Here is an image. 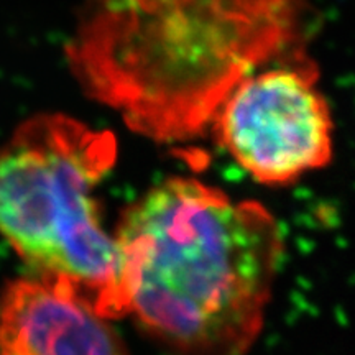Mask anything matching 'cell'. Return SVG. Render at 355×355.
<instances>
[{"label":"cell","instance_id":"obj_1","mask_svg":"<svg viewBox=\"0 0 355 355\" xmlns=\"http://www.w3.org/2000/svg\"><path fill=\"white\" fill-rule=\"evenodd\" d=\"M112 237L102 316H132L176 355L248 352L283 255L277 219L260 202L170 178L122 212Z\"/></svg>","mask_w":355,"mask_h":355},{"label":"cell","instance_id":"obj_2","mask_svg":"<svg viewBox=\"0 0 355 355\" xmlns=\"http://www.w3.org/2000/svg\"><path fill=\"white\" fill-rule=\"evenodd\" d=\"M301 17L303 0H91L68 61L133 132L186 140L295 42Z\"/></svg>","mask_w":355,"mask_h":355},{"label":"cell","instance_id":"obj_3","mask_svg":"<svg viewBox=\"0 0 355 355\" xmlns=\"http://www.w3.org/2000/svg\"><path fill=\"white\" fill-rule=\"evenodd\" d=\"M115 159L112 133L63 114L28 119L0 146V237L38 275L68 279L94 304L115 265L96 188Z\"/></svg>","mask_w":355,"mask_h":355},{"label":"cell","instance_id":"obj_4","mask_svg":"<svg viewBox=\"0 0 355 355\" xmlns=\"http://www.w3.org/2000/svg\"><path fill=\"white\" fill-rule=\"evenodd\" d=\"M219 141L263 184H288L332 155V119L316 73L300 63L243 79L214 117Z\"/></svg>","mask_w":355,"mask_h":355},{"label":"cell","instance_id":"obj_5","mask_svg":"<svg viewBox=\"0 0 355 355\" xmlns=\"http://www.w3.org/2000/svg\"><path fill=\"white\" fill-rule=\"evenodd\" d=\"M0 355H130L86 293L63 278L0 288Z\"/></svg>","mask_w":355,"mask_h":355}]
</instances>
